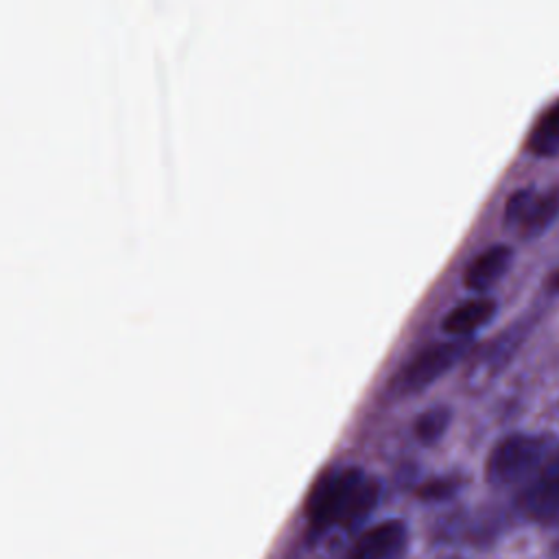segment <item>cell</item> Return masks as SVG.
I'll use <instances>...</instances> for the list:
<instances>
[{"mask_svg": "<svg viewBox=\"0 0 559 559\" xmlns=\"http://www.w3.org/2000/svg\"><path fill=\"white\" fill-rule=\"evenodd\" d=\"M378 498L380 483L360 467L328 469L314 480L306 498L310 531L352 526L378 504Z\"/></svg>", "mask_w": 559, "mask_h": 559, "instance_id": "6da1fadb", "label": "cell"}, {"mask_svg": "<svg viewBox=\"0 0 559 559\" xmlns=\"http://www.w3.org/2000/svg\"><path fill=\"white\" fill-rule=\"evenodd\" d=\"M550 450V439L539 435H509L498 441L485 465L487 480L493 485H511L522 480L542 465Z\"/></svg>", "mask_w": 559, "mask_h": 559, "instance_id": "7a4b0ae2", "label": "cell"}, {"mask_svg": "<svg viewBox=\"0 0 559 559\" xmlns=\"http://www.w3.org/2000/svg\"><path fill=\"white\" fill-rule=\"evenodd\" d=\"M469 347L467 338H452V341H439L424 349H419L415 356H411L400 371L393 378V384L400 391H417L428 386L435 378L445 373Z\"/></svg>", "mask_w": 559, "mask_h": 559, "instance_id": "3957f363", "label": "cell"}, {"mask_svg": "<svg viewBox=\"0 0 559 559\" xmlns=\"http://www.w3.org/2000/svg\"><path fill=\"white\" fill-rule=\"evenodd\" d=\"M559 216V188L544 194L533 188L515 190L504 205V221L518 229L524 238H535L544 234L552 221Z\"/></svg>", "mask_w": 559, "mask_h": 559, "instance_id": "277c9868", "label": "cell"}, {"mask_svg": "<svg viewBox=\"0 0 559 559\" xmlns=\"http://www.w3.org/2000/svg\"><path fill=\"white\" fill-rule=\"evenodd\" d=\"M520 511L537 522H559V452L524 487L518 498Z\"/></svg>", "mask_w": 559, "mask_h": 559, "instance_id": "5b68a950", "label": "cell"}, {"mask_svg": "<svg viewBox=\"0 0 559 559\" xmlns=\"http://www.w3.org/2000/svg\"><path fill=\"white\" fill-rule=\"evenodd\" d=\"M406 544V524L384 520L367 528L349 548L345 559H400Z\"/></svg>", "mask_w": 559, "mask_h": 559, "instance_id": "8992f818", "label": "cell"}, {"mask_svg": "<svg viewBox=\"0 0 559 559\" xmlns=\"http://www.w3.org/2000/svg\"><path fill=\"white\" fill-rule=\"evenodd\" d=\"M513 260V249L507 245H491L476 253L465 266L463 282L472 290H485L496 284Z\"/></svg>", "mask_w": 559, "mask_h": 559, "instance_id": "52a82bcc", "label": "cell"}, {"mask_svg": "<svg viewBox=\"0 0 559 559\" xmlns=\"http://www.w3.org/2000/svg\"><path fill=\"white\" fill-rule=\"evenodd\" d=\"M496 312V301L489 297H472L454 308H450L441 321V330L456 336L465 338L469 332L487 323Z\"/></svg>", "mask_w": 559, "mask_h": 559, "instance_id": "ba28073f", "label": "cell"}, {"mask_svg": "<svg viewBox=\"0 0 559 559\" xmlns=\"http://www.w3.org/2000/svg\"><path fill=\"white\" fill-rule=\"evenodd\" d=\"M528 148L535 155L559 153V103L539 118L528 135Z\"/></svg>", "mask_w": 559, "mask_h": 559, "instance_id": "9c48e42d", "label": "cell"}, {"mask_svg": "<svg viewBox=\"0 0 559 559\" xmlns=\"http://www.w3.org/2000/svg\"><path fill=\"white\" fill-rule=\"evenodd\" d=\"M450 417H452V413L443 404H437V406H430V408L421 411L415 419L417 439L424 441V443L437 441L445 432V428L450 424Z\"/></svg>", "mask_w": 559, "mask_h": 559, "instance_id": "30bf717a", "label": "cell"}, {"mask_svg": "<svg viewBox=\"0 0 559 559\" xmlns=\"http://www.w3.org/2000/svg\"><path fill=\"white\" fill-rule=\"evenodd\" d=\"M452 491H454V483L445 480V478H439V480H430L428 485H424L419 493L424 498H443V496H448Z\"/></svg>", "mask_w": 559, "mask_h": 559, "instance_id": "8fae6325", "label": "cell"}, {"mask_svg": "<svg viewBox=\"0 0 559 559\" xmlns=\"http://www.w3.org/2000/svg\"><path fill=\"white\" fill-rule=\"evenodd\" d=\"M550 286L555 288V290H559V271L557 273H552L550 275Z\"/></svg>", "mask_w": 559, "mask_h": 559, "instance_id": "7c38bea8", "label": "cell"}]
</instances>
